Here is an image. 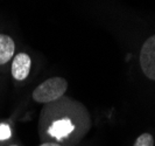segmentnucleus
Returning <instances> with one entry per match:
<instances>
[{"label":"nucleus","instance_id":"f257e3e1","mask_svg":"<svg viewBox=\"0 0 155 146\" xmlns=\"http://www.w3.org/2000/svg\"><path fill=\"white\" fill-rule=\"evenodd\" d=\"M68 89V82L62 77H51L35 88L33 98L38 103H49L61 98Z\"/></svg>","mask_w":155,"mask_h":146},{"label":"nucleus","instance_id":"f03ea898","mask_svg":"<svg viewBox=\"0 0 155 146\" xmlns=\"http://www.w3.org/2000/svg\"><path fill=\"white\" fill-rule=\"evenodd\" d=\"M140 66L143 74L155 81V35L146 40L140 52Z\"/></svg>","mask_w":155,"mask_h":146},{"label":"nucleus","instance_id":"7ed1b4c3","mask_svg":"<svg viewBox=\"0 0 155 146\" xmlns=\"http://www.w3.org/2000/svg\"><path fill=\"white\" fill-rule=\"evenodd\" d=\"M31 60L29 55L20 53L14 57L12 63V75L16 81L26 80L31 71Z\"/></svg>","mask_w":155,"mask_h":146},{"label":"nucleus","instance_id":"20e7f679","mask_svg":"<svg viewBox=\"0 0 155 146\" xmlns=\"http://www.w3.org/2000/svg\"><path fill=\"white\" fill-rule=\"evenodd\" d=\"M75 126L71 123V121L68 118H62V119H57L54 123L50 125V127L48 129V133L57 139H62L68 137L70 133L74 131Z\"/></svg>","mask_w":155,"mask_h":146},{"label":"nucleus","instance_id":"39448f33","mask_svg":"<svg viewBox=\"0 0 155 146\" xmlns=\"http://www.w3.org/2000/svg\"><path fill=\"white\" fill-rule=\"evenodd\" d=\"M15 43L13 39L5 34H0V64L7 63L14 55Z\"/></svg>","mask_w":155,"mask_h":146},{"label":"nucleus","instance_id":"423d86ee","mask_svg":"<svg viewBox=\"0 0 155 146\" xmlns=\"http://www.w3.org/2000/svg\"><path fill=\"white\" fill-rule=\"evenodd\" d=\"M133 146H154V138L150 133H142L137 138Z\"/></svg>","mask_w":155,"mask_h":146},{"label":"nucleus","instance_id":"0eeeda50","mask_svg":"<svg viewBox=\"0 0 155 146\" xmlns=\"http://www.w3.org/2000/svg\"><path fill=\"white\" fill-rule=\"evenodd\" d=\"M11 134H12V132H11V129H9V126H8L7 124H0V140L9 139Z\"/></svg>","mask_w":155,"mask_h":146},{"label":"nucleus","instance_id":"6e6552de","mask_svg":"<svg viewBox=\"0 0 155 146\" xmlns=\"http://www.w3.org/2000/svg\"><path fill=\"white\" fill-rule=\"evenodd\" d=\"M40 146H61V145H58V144H54V143H43V144H41Z\"/></svg>","mask_w":155,"mask_h":146}]
</instances>
